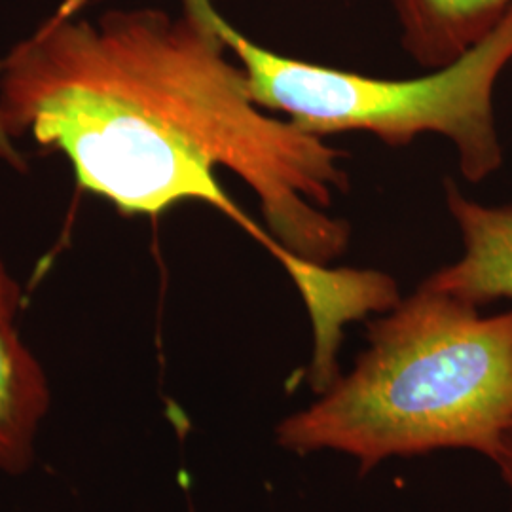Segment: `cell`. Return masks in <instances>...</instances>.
Returning <instances> with one entry per match:
<instances>
[{"instance_id":"6da1fadb","label":"cell","mask_w":512,"mask_h":512,"mask_svg":"<svg viewBox=\"0 0 512 512\" xmlns=\"http://www.w3.org/2000/svg\"><path fill=\"white\" fill-rule=\"evenodd\" d=\"M110 10L65 0L0 59V129L65 156L80 190L128 217L202 202L266 247L308 311L346 289V154L258 107L202 10Z\"/></svg>"},{"instance_id":"7a4b0ae2","label":"cell","mask_w":512,"mask_h":512,"mask_svg":"<svg viewBox=\"0 0 512 512\" xmlns=\"http://www.w3.org/2000/svg\"><path fill=\"white\" fill-rule=\"evenodd\" d=\"M366 342L348 374L275 425L279 448L344 454L361 475L442 450L494 461L512 429V310L482 315L421 283L368 325Z\"/></svg>"},{"instance_id":"3957f363","label":"cell","mask_w":512,"mask_h":512,"mask_svg":"<svg viewBox=\"0 0 512 512\" xmlns=\"http://www.w3.org/2000/svg\"><path fill=\"white\" fill-rule=\"evenodd\" d=\"M236 55L256 105L327 139L365 131L387 147L425 133L448 139L465 181L480 183L503 165L494 92L512 63V8L492 35L456 63L420 78L387 80L272 52L220 16L213 0H190Z\"/></svg>"},{"instance_id":"277c9868","label":"cell","mask_w":512,"mask_h":512,"mask_svg":"<svg viewBox=\"0 0 512 512\" xmlns=\"http://www.w3.org/2000/svg\"><path fill=\"white\" fill-rule=\"evenodd\" d=\"M21 289L0 255V469L21 473L33 461L50 389L37 357L21 340Z\"/></svg>"},{"instance_id":"5b68a950","label":"cell","mask_w":512,"mask_h":512,"mask_svg":"<svg viewBox=\"0 0 512 512\" xmlns=\"http://www.w3.org/2000/svg\"><path fill=\"white\" fill-rule=\"evenodd\" d=\"M446 205L458 226L463 255L423 283L473 306L512 300V203L484 205L446 181Z\"/></svg>"},{"instance_id":"8992f818","label":"cell","mask_w":512,"mask_h":512,"mask_svg":"<svg viewBox=\"0 0 512 512\" xmlns=\"http://www.w3.org/2000/svg\"><path fill=\"white\" fill-rule=\"evenodd\" d=\"M401 44L420 67L439 71L473 50L511 12L512 0H389Z\"/></svg>"},{"instance_id":"52a82bcc","label":"cell","mask_w":512,"mask_h":512,"mask_svg":"<svg viewBox=\"0 0 512 512\" xmlns=\"http://www.w3.org/2000/svg\"><path fill=\"white\" fill-rule=\"evenodd\" d=\"M494 465L499 469V475L503 478L509 495H511V512H512V429L503 437L499 454L495 456Z\"/></svg>"},{"instance_id":"ba28073f","label":"cell","mask_w":512,"mask_h":512,"mask_svg":"<svg viewBox=\"0 0 512 512\" xmlns=\"http://www.w3.org/2000/svg\"><path fill=\"white\" fill-rule=\"evenodd\" d=\"M0 160H4L6 164H10L12 167H16V169H23V167H25V160H23V156L16 150L14 141H10V139L4 135L2 129H0Z\"/></svg>"},{"instance_id":"9c48e42d","label":"cell","mask_w":512,"mask_h":512,"mask_svg":"<svg viewBox=\"0 0 512 512\" xmlns=\"http://www.w3.org/2000/svg\"><path fill=\"white\" fill-rule=\"evenodd\" d=\"M76 2H78V4H80V6H82V4H84V2H86V0H76Z\"/></svg>"}]
</instances>
